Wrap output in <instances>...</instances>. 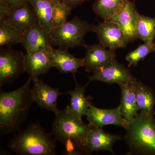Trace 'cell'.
I'll list each match as a JSON object with an SVG mask.
<instances>
[{"instance_id":"22","label":"cell","mask_w":155,"mask_h":155,"mask_svg":"<svg viewBox=\"0 0 155 155\" xmlns=\"http://www.w3.org/2000/svg\"><path fill=\"white\" fill-rule=\"evenodd\" d=\"M125 0H96L94 12L104 21L110 20L122 9Z\"/></svg>"},{"instance_id":"11","label":"cell","mask_w":155,"mask_h":155,"mask_svg":"<svg viewBox=\"0 0 155 155\" xmlns=\"http://www.w3.org/2000/svg\"><path fill=\"white\" fill-rule=\"evenodd\" d=\"M94 32L97 34L99 43L109 49L116 51L126 47L127 42L116 22L111 20L104 21L95 25Z\"/></svg>"},{"instance_id":"12","label":"cell","mask_w":155,"mask_h":155,"mask_svg":"<svg viewBox=\"0 0 155 155\" xmlns=\"http://www.w3.org/2000/svg\"><path fill=\"white\" fill-rule=\"evenodd\" d=\"M90 125L103 128L107 125H115L126 129L129 122L123 118L118 106L114 109H103L91 105L86 115Z\"/></svg>"},{"instance_id":"27","label":"cell","mask_w":155,"mask_h":155,"mask_svg":"<svg viewBox=\"0 0 155 155\" xmlns=\"http://www.w3.org/2000/svg\"><path fill=\"white\" fill-rule=\"evenodd\" d=\"M29 0H0V4L9 8H14L28 2Z\"/></svg>"},{"instance_id":"23","label":"cell","mask_w":155,"mask_h":155,"mask_svg":"<svg viewBox=\"0 0 155 155\" xmlns=\"http://www.w3.org/2000/svg\"><path fill=\"white\" fill-rule=\"evenodd\" d=\"M23 34L5 20H0V46L11 48L20 43Z\"/></svg>"},{"instance_id":"18","label":"cell","mask_w":155,"mask_h":155,"mask_svg":"<svg viewBox=\"0 0 155 155\" xmlns=\"http://www.w3.org/2000/svg\"><path fill=\"white\" fill-rule=\"evenodd\" d=\"M135 93L139 110L154 116L155 114V96L151 90L136 78L129 82Z\"/></svg>"},{"instance_id":"2","label":"cell","mask_w":155,"mask_h":155,"mask_svg":"<svg viewBox=\"0 0 155 155\" xmlns=\"http://www.w3.org/2000/svg\"><path fill=\"white\" fill-rule=\"evenodd\" d=\"M52 134L56 140L65 146L63 154H90L86 145L87 136L90 127L82 119L72 114L69 105L55 116Z\"/></svg>"},{"instance_id":"3","label":"cell","mask_w":155,"mask_h":155,"mask_svg":"<svg viewBox=\"0 0 155 155\" xmlns=\"http://www.w3.org/2000/svg\"><path fill=\"white\" fill-rule=\"evenodd\" d=\"M14 133L8 143L10 149L21 155H55V139L38 123H32Z\"/></svg>"},{"instance_id":"10","label":"cell","mask_w":155,"mask_h":155,"mask_svg":"<svg viewBox=\"0 0 155 155\" xmlns=\"http://www.w3.org/2000/svg\"><path fill=\"white\" fill-rule=\"evenodd\" d=\"M20 44L26 53L48 50L54 46L49 30L39 23L23 34Z\"/></svg>"},{"instance_id":"4","label":"cell","mask_w":155,"mask_h":155,"mask_svg":"<svg viewBox=\"0 0 155 155\" xmlns=\"http://www.w3.org/2000/svg\"><path fill=\"white\" fill-rule=\"evenodd\" d=\"M125 139L127 155H155V119L140 112L129 122Z\"/></svg>"},{"instance_id":"1","label":"cell","mask_w":155,"mask_h":155,"mask_svg":"<svg viewBox=\"0 0 155 155\" xmlns=\"http://www.w3.org/2000/svg\"><path fill=\"white\" fill-rule=\"evenodd\" d=\"M31 78L14 91L0 93V132L16 133L26 120L33 102L30 88Z\"/></svg>"},{"instance_id":"16","label":"cell","mask_w":155,"mask_h":155,"mask_svg":"<svg viewBox=\"0 0 155 155\" xmlns=\"http://www.w3.org/2000/svg\"><path fill=\"white\" fill-rule=\"evenodd\" d=\"M87 51L84 58L83 67L87 72H94L108 62L116 58V51L106 49L99 43L97 44L86 45Z\"/></svg>"},{"instance_id":"6","label":"cell","mask_w":155,"mask_h":155,"mask_svg":"<svg viewBox=\"0 0 155 155\" xmlns=\"http://www.w3.org/2000/svg\"><path fill=\"white\" fill-rule=\"evenodd\" d=\"M25 54L8 48L0 51V87L11 84L25 72Z\"/></svg>"},{"instance_id":"21","label":"cell","mask_w":155,"mask_h":155,"mask_svg":"<svg viewBox=\"0 0 155 155\" xmlns=\"http://www.w3.org/2000/svg\"><path fill=\"white\" fill-rule=\"evenodd\" d=\"M40 25L50 30L53 28V9L55 3L49 0H29Z\"/></svg>"},{"instance_id":"15","label":"cell","mask_w":155,"mask_h":155,"mask_svg":"<svg viewBox=\"0 0 155 155\" xmlns=\"http://www.w3.org/2000/svg\"><path fill=\"white\" fill-rule=\"evenodd\" d=\"M53 67H55L61 73L74 75L80 67H83L84 59H79L68 52L67 49L52 48L48 50Z\"/></svg>"},{"instance_id":"8","label":"cell","mask_w":155,"mask_h":155,"mask_svg":"<svg viewBox=\"0 0 155 155\" xmlns=\"http://www.w3.org/2000/svg\"><path fill=\"white\" fill-rule=\"evenodd\" d=\"M139 15L134 2L125 0L122 9L110 20L118 24L127 43L138 39L137 26Z\"/></svg>"},{"instance_id":"25","label":"cell","mask_w":155,"mask_h":155,"mask_svg":"<svg viewBox=\"0 0 155 155\" xmlns=\"http://www.w3.org/2000/svg\"><path fill=\"white\" fill-rule=\"evenodd\" d=\"M155 44L153 41L144 42L130 52L126 55L125 59L128 62L129 67H136L140 61L143 60L150 53L154 52Z\"/></svg>"},{"instance_id":"29","label":"cell","mask_w":155,"mask_h":155,"mask_svg":"<svg viewBox=\"0 0 155 155\" xmlns=\"http://www.w3.org/2000/svg\"><path fill=\"white\" fill-rule=\"evenodd\" d=\"M55 3L63 2V0H49Z\"/></svg>"},{"instance_id":"28","label":"cell","mask_w":155,"mask_h":155,"mask_svg":"<svg viewBox=\"0 0 155 155\" xmlns=\"http://www.w3.org/2000/svg\"><path fill=\"white\" fill-rule=\"evenodd\" d=\"M89 1V0H63V3L72 10L84 2Z\"/></svg>"},{"instance_id":"24","label":"cell","mask_w":155,"mask_h":155,"mask_svg":"<svg viewBox=\"0 0 155 155\" xmlns=\"http://www.w3.org/2000/svg\"><path fill=\"white\" fill-rule=\"evenodd\" d=\"M137 38L144 42L153 41L155 37V18L140 14L137 26Z\"/></svg>"},{"instance_id":"19","label":"cell","mask_w":155,"mask_h":155,"mask_svg":"<svg viewBox=\"0 0 155 155\" xmlns=\"http://www.w3.org/2000/svg\"><path fill=\"white\" fill-rule=\"evenodd\" d=\"M75 87L73 90L67 92L70 95V105L69 109L71 112L81 119L86 116L90 106L92 104L91 97L85 96V88L87 85L82 86L77 83L75 78Z\"/></svg>"},{"instance_id":"7","label":"cell","mask_w":155,"mask_h":155,"mask_svg":"<svg viewBox=\"0 0 155 155\" xmlns=\"http://www.w3.org/2000/svg\"><path fill=\"white\" fill-rule=\"evenodd\" d=\"M134 79L129 69L114 58L93 72L86 85L93 81L119 84L128 83Z\"/></svg>"},{"instance_id":"26","label":"cell","mask_w":155,"mask_h":155,"mask_svg":"<svg viewBox=\"0 0 155 155\" xmlns=\"http://www.w3.org/2000/svg\"><path fill=\"white\" fill-rule=\"evenodd\" d=\"M71 11L64 3L55 4L53 12L52 28H58L66 23Z\"/></svg>"},{"instance_id":"5","label":"cell","mask_w":155,"mask_h":155,"mask_svg":"<svg viewBox=\"0 0 155 155\" xmlns=\"http://www.w3.org/2000/svg\"><path fill=\"white\" fill-rule=\"evenodd\" d=\"M95 25L79 17H75L58 28L49 30L54 46L68 49L69 48L86 45L84 39L90 31H94Z\"/></svg>"},{"instance_id":"20","label":"cell","mask_w":155,"mask_h":155,"mask_svg":"<svg viewBox=\"0 0 155 155\" xmlns=\"http://www.w3.org/2000/svg\"><path fill=\"white\" fill-rule=\"evenodd\" d=\"M119 85L121 91V102L119 105L120 112L123 118L129 122L138 114L135 93L129 82Z\"/></svg>"},{"instance_id":"13","label":"cell","mask_w":155,"mask_h":155,"mask_svg":"<svg viewBox=\"0 0 155 155\" xmlns=\"http://www.w3.org/2000/svg\"><path fill=\"white\" fill-rule=\"evenodd\" d=\"M4 20L24 34L38 23L33 8L29 3L9 8Z\"/></svg>"},{"instance_id":"14","label":"cell","mask_w":155,"mask_h":155,"mask_svg":"<svg viewBox=\"0 0 155 155\" xmlns=\"http://www.w3.org/2000/svg\"><path fill=\"white\" fill-rule=\"evenodd\" d=\"M90 125L86 139L87 148L90 154L98 151H108L114 154L113 146L122 139L121 136L110 134L104 131L102 128Z\"/></svg>"},{"instance_id":"17","label":"cell","mask_w":155,"mask_h":155,"mask_svg":"<svg viewBox=\"0 0 155 155\" xmlns=\"http://www.w3.org/2000/svg\"><path fill=\"white\" fill-rule=\"evenodd\" d=\"M25 72L33 81L38 78L52 68L48 50L33 53H26L25 55Z\"/></svg>"},{"instance_id":"30","label":"cell","mask_w":155,"mask_h":155,"mask_svg":"<svg viewBox=\"0 0 155 155\" xmlns=\"http://www.w3.org/2000/svg\"><path fill=\"white\" fill-rule=\"evenodd\" d=\"M154 52H155V49H154Z\"/></svg>"},{"instance_id":"9","label":"cell","mask_w":155,"mask_h":155,"mask_svg":"<svg viewBox=\"0 0 155 155\" xmlns=\"http://www.w3.org/2000/svg\"><path fill=\"white\" fill-rule=\"evenodd\" d=\"M32 81L34 84L31 92L33 102L39 107L51 111L56 116L60 111L57 106L58 97L67 94V92H61L60 88H53L39 78Z\"/></svg>"}]
</instances>
